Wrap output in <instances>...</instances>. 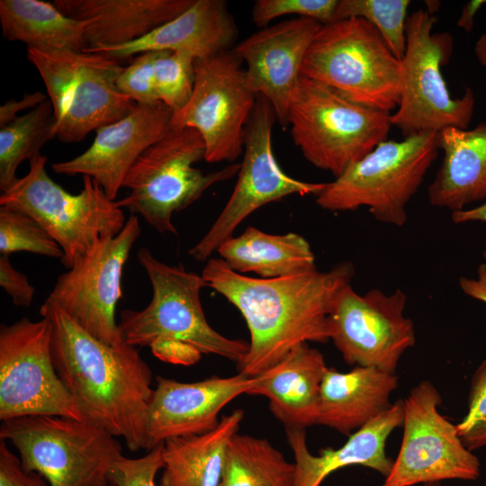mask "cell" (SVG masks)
<instances>
[{"label":"cell","mask_w":486,"mask_h":486,"mask_svg":"<svg viewBox=\"0 0 486 486\" xmlns=\"http://www.w3.org/2000/svg\"><path fill=\"white\" fill-rule=\"evenodd\" d=\"M205 157L201 134L193 128H172L150 146L127 173L122 187L130 190L116 201L162 234H177L172 218L197 201L211 186L232 178L240 164L204 174L194 165Z\"/></svg>","instance_id":"52a82bcc"},{"label":"cell","mask_w":486,"mask_h":486,"mask_svg":"<svg viewBox=\"0 0 486 486\" xmlns=\"http://www.w3.org/2000/svg\"><path fill=\"white\" fill-rule=\"evenodd\" d=\"M407 297L372 289L358 294L350 284L338 294L328 319L329 339L343 360L396 374L403 354L416 343L412 320L405 316Z\"/></svg>","instance_id":"2e32d148"},{"label":"cell","mask_w":486,"mask_h":486,"mask_svg":"<svg viewBox=\"0 0 486 486\" xmlns=\"http://www.w3.org/2000/svg\"><path fill=\"white\" fill-rule=\"evenodd\" d=\"M243 418L238 409L223 416L208 433L165 441L159 486H219L227 446Z\"/></svg>","instance_id":"4316f807"},{"label":"cell","mask_w":486,"mask_h":486,"mask_svg":"<svg viewBox=\"0 0 486 486\" xmlns=\"http://www.w3.org/2000/svg\"><path fill=\"white\" fill-rule=\"evenodd\" d=\"M52 323L22 318L0 328V419L52 415L85 420L54 366Z\"/></svg>","instance_id":"7c38bea8"},{"label":"cell","mask_w":486,"mask_h":486,"mask_svg":"<svg viewBox=\"0 0 486 486\" xmlns=\"http://www.w3.org/2000/svg\"><path fill=\"white\" fill-rule=\"evenodd\" d=\"M0 285L15 306L29 308L32 303L35 289L26 275L14 267L9 256H0Z\"/></svg>","instance_id":"ab89813d"},{"label":"cell","mask_w":486,"mask_h":486,"mask_svg":"<svg viewBox=\"0 0 486 486\" xmlns=\"http://www.w3.org/2000/svg\"><path fill=\"white\" fill-rule=\"evenodd\" d=\"M164 443L138 458L121 455L109 472L112 486H157L155 477L164 467Z\"/></svg>","instance_id":"74e56055"},{"label":"cell","mask_w":486,"mask_h":486,"mask_svg":"<svg viewBox=\"0 0 486 486\" xmlns=\"http://www.w3.org/2000/svg\"><path fill=\"white\" fill-rule=\"evenodd\" d=\"M402 420L403 400H398L350 434L343 446L323 449L319 455L310 452L305 430H286L294 456L293 486H320L331 473L351 465H362L386 477L393 464L386 454V441L402 425Z\"/></svg>","instance_id":"7402d4cb"},{"label":"cell","mask_w":486,"mask_h":486,"mask_svg":"<svg viewBox=\"0 0 486 486\" xmlns=\"http://www.w3.org/2000/svg\"><path fill=\"white\" fill-rule=\"evenodd\" d=\"M354 274L353 264L344 261L328 271L254 278L213 257L202 272L206 287L224 296L247 323L248 350L237 365L239 373L249 377L274 367L302 344L328 342V315L338 294L351 284Z\"/></svg>","instance_id":"6da1fadb"},{"label":"cell","mask_w":486,"mask_h":486,"mask_svg":"<svg viewBox=\"0 0 486 486\" xmlns=\"http://www.w3.org/2000/svg\"><path fill=\"white\" fill-rule=\"evenodd\" d=\"M409 0H338L336 21L358 17L379 32L392 54L399 59L406 50V22Z\"/></svg>","instance_id":"1f68e13d"},{"label":"cell","mask_w":486,"mask_h":486,"mask_svg":"<svg viewBox=\"0 0 486 486\" xmlns=\"http://www.w3.org/2000/svg\"><path fill=\"white\" fill-rule=\"evenodd\" d=\"M391 116L301 76L290 99L288 126L303 157L338 177L387 140Z\"/></svg>","instance_id":"ba28073f"},{"label":"cell","mask_w":486,"mask_h":486,"mask_svg":"<svg viewBox=\"0 0 486 486\" xmlns=\"http://www.w3.org/2000/svg\"><path fill=\"white\" fill-rule=\"evenodd\" d=\"M158 51L140 53L123 67L117 78L119 90L137 104H155L158 101L154 84V61Z\"/></svg>","instance_id":"8d00e7d4"},{"label":"cell","mask_w":486,"mask_h":486,"mask_svg":"<svg viewBox=\"0 0 486 486\" xmlns=\"http://www.w3.org/2000/svg\"><path fill=\"white\" fill-rule=\"evenodd\" d=\"M172 117L173 111L162 103L136 104L124 118L99 128L85 152L52 164V170L68 176H90L115 201L136 160L172 130Z\"/></svg>","instance_id":"ac0fdd59"},{"label":"cell","mask_w":486,"mask_h":486,"mask_svg":"<svg viewBox=\"0 0 486 486\" xmlns=\"http://www.w3.org/2000/svg\"><path fill=\"white\" fill-rule=\"evenodd\" d=\"M443 160L429 184V202L452 212L486 201V122L474 129L446 128L437 132Z\"/></svg>","instance_id":"484cf974"},{"label":"cell","mask_w":486,"mask_h":486,"mask_svg":"<svg viewBox=\"0 0 486 486\" xmlns=\"http://www.w3.org/2000/svg\"><path fill=\"white\" fill-rule=\"evenodd\" d=\"M0 438L20 454L23 469L50 486H107L122 454L113 436L86 421L52 415L2 421Z\"/></svg>","instance_id":"30bf717a"},{"label":"cell","mask_w":486,"mask_h":486,"mask_svg":"<svg viewBox=\"0 0 486 486\" xmlns=\"http://www.w3.org/2000/svg\"><path fill=\"white\" fill-rule=\"evenodd\" d=\"M30 252L48 257H63V251L50 234L30 215L0 206V254Z\"/></svg>","instance_id":"d6a6232c"},{"label":"cell","mask_w":486,"mask_h":486,"mask_svg":"<svg viewBox=\"0 0 486 486\" xmlns=\"http://www.w3.org/2000/svg\"><path fill=\"white\" fill-rule=\"evenodd\" d=\"M52 323L55 369L86 421L122 437L131 451L146 449L152 373L135 346H109L59 308L41 305Z\"/></svg>","instance_id":"7a4b0ae2"},{"label":"cell","mask_w":486,"mask_h":486,"mask_svg":"<svg viewBox=\"0 0 486 486\" xmlns=\"http://www.w3.org/2000/svg\"><path fill=\"white\" fill-rule=\"evenodd\" d=\"M3 36L27 48L83 51L86 49L84 21L67 16L55 4L40 0H1Z\"/></svg>","instance_id":"f1b7e54d"},{"label":"cell","mask_w":486,"mask_h":486,"mask_svg":"<svg viewBox=\"0 0 486 486\" xmlns=\"http://www.w3.org/2000/svg\"><path fill=\"white\" fill-rule=\"evenodd\" d=\"M276 121L271 103L257 95L246 125L244 157L233 192L206 234L189 249L197 261H206L237 227L260 207L292 194H319L327 183H309L285 174L275 159L272 130Z\"/></svg>","instance_id":"9a60e30c"},{"label":"cell","mask_w":486,"mask_h":486,"mask_svg":"<svg viewBox=\"0 0 486 486\" xmlns=\"http://www.w3.org/2000/svg\"><path fill=\"white\" fill-rule=\"evenodd\" d=\"M436 17L419 9L408 16L406 50L400 60L402 91L392 126L403 138L412 134L446 128L467 130L471 123L475 97L466 88L461 97L451 96L441 68L453 53V37L448 32H433Z\"/></svg>","instance_id":"8fae6325"},{"label":"cell","mask_w":486,"mask_h":486,"mask_svg":"<svg viewBox=\"0 0 486 486\" xmlns=\"http://www.w3.org/2000/svg\"><path fill=\"white\" fill-rule=\"evenodd\" d=\"M40 152L29 160V171L0 196V206L21 211L35 219L63 251L68 270L103 238L117 235L126 220L122 209L92 177L72 194L54 182Z\"/></svg>","instance_id":"8992f818"},{"label":"cell","mask_w":486,"mask_h":486,"mask_svg":"<svg viewBox=\"0 0 486 486\" xmlns=\"http://www.w3.org/2000/svg\"><path fill=\"white\" fill-rule=\"evenodd\" d=\"M422 486H442L440 482H436V483H427V484H423Z\"/></svg>","instance_id":"c3c4849f"},{"label":"cell","mask_w":486,"mask_h":486,"mask_svg":"<svg viewBox=\"0 0 486 486\" xmlns=\"http://www.w3.org/2000/svg\"><path fill=\"white\" fill-rule=\"evenodd\" d=\"M474 53L479 63L486 69V33L481 35L475 42Z\"/></svg>","instance_id":"bcb514c9"},{"label":"cell","mask_w":486,"mask_h":486,"mask_svg":"<svg viewBox=\"0 0 486 486\" xmlns=\"http://www.w3.org/2000/svg\"><path fill=\"white\" fill-rule=\"evenodd\" d=\"M56 137V121L48 99L25 114L0 127V190H9L19 179L18 166L40 153Z\"/></svg>","instance_id":"4dcf8cb0"},{"label":"cell","mask_w":486,"mask_h":486,"mask_svg":"<svg viewBox=\"0 0 486 486\" xmlns=\"http://www.w3.org/2000/svg\"><path fill=\"white\" fill-rule=\"evenodd\" d=\"M320 26L315 20L296 17L262 28L233 48L246 64L250 87L271 103L283 127L288 126L290 99L306 52Z\"/></svg>","instance_id":"ffe728a7"},{"label":"cell","mask_w":486,"mask_h":486,"mask_svg":"<svg viewBox=\"0 0 486 486\" xmlns=\"http://www.w3.org/2000/svg\"><path fill=\"white\" fill-rule=\"evenodd\" d=\"M458 435L471 451L486 446V359L474 371L465 416L456 424Z\"/></svg>","instance_id":"d590c367"},{"label":"cell","mask_w":486,"mask_h":486,"mask_svg":"<svg viewBox=\"0 0 486 486\" xmlns=\"http://www.w3.org/2000/svg\"><path fill=\"white\" fill-rule=\"evenodd\" d=\"M451 218L453 222L456 224L470 221H482L486 223V201L482 204L473 208L453 212ZM482 256L486 261V246L482 252Z\"/></svg>","instance_id":"ee69618b"},{"label":"cell","mask_w":486,"mask_h":486,"mask_svg":"<svg viewBox=\"0 0 486 486\" xmlns=\"http://www.w3.org/2000/svg\"><path fill=\"white\" fill-rule=\"evenodd\" d=\"M294 463L266 439L235 434L227 446L219 486H293Z\"/></svg>","instance_id":"f546056e"},{"label":"cell","mask_w":486,"mask_h":486,"mask_svg":"<svg viewBox=\"0 0 486 486\" xmlns=\"http://www.w3.org/2000/svg\"><path fill=\"white\" fill-rule=\"evenodd\" d=\"M425 3L428 6L427 11L431 14L438 9L439 2L437 1H425Z\"/></svg>","instance_id":"7dc6e473"},{"label":"cell","mask_w":486,"mask_h":486,"mask_svg":"<svg viewBox=\"0 0 486 486\" xmlns=\"http://www.w3.org/2000/svg\"><path fill=\"white\" fill-rule=\"evenodd\" d=\"M26 54L47 89L56 137L62 142H79L91 131L124 118L136 105L117 87L123 67L114 58L32 48Z\"/></svg>","instance_id":"9c48e42d"},{"label":"cell","mask_w":486,"mask_h":486,"mask_svg":"<svg viewBox=\"0 0 486 486\" xmlns=\"http://www.w3.org/2000/svg\"><path fill=\"white\" fill-rule=\"evenodd\" d=\"M238 27L223 0H194L176 18L127 44L86 49L118 60L148 51L184 52L195 59L232 50Z\"/></svg>","instance_id":"44dd1931"},{"label":"cell","mask_w":486,"mask_h":486,"mask_svg":"<svg viewBox=\"0 0 486 486\" xmlns=\"http://www.w3.org/2000/svg\"><path fill=\"white\" fill-rule=\"evenodd\" d=\"M241 63L233 49L195 59L192 95L173 112L172 128H193L201 134L208 163H234L244 150L245 129L257 94Z\"/></svg>","instance_id":"5bb4252c"},{"label":"cell","mask_w":486,"mask_h":486,"mask_svg":"<svg viewBox=\"0 0 486 486\" xmlns=\"http://www.w3.org/2000/svg\"><path fill=\"white\" fill-rule=\"evenodd\" d=\"M152 287L150 302L141 310H124L118 328L122 341L131 346H150L157 340H176L196 347L202 354L216 355L239 364L248 343L227 338L206 320L201 290L202 275L183 265L170 266L157 259L147 248L137 253Z\"/></svg>","instance_id":"277c9868"},{"label":"cell","mask_w":486,"mask_h":486,"mask_svg":"<svg viewBox=\"0 0 486 486\" xmlns=\"http://www.w3.org/2000/svg\"><path fill=\"white\" fill-rule=\"evenodd\" d=\"M49 97L41 91H36L32 94H26L19 100H9L0 107V127L11 122L22 111L34 109Z\"/></svg>","instance_id":"b9f144b4"},{"label":"cell","mask_w":486,"mask_h":486,"mask_svg":"<svg viewBox=\"0 0 486 486\" xmlns=\"http://www.w3.org/2000/svg\"><path fill=\"white\" fill-rule=\"evenodd\" d=\"M486 486V485H485Z\"/></svg>","instance_id":"681fc988"},{"label":"cell","mask_w":486,"mask_h":486,"mask_svg":"<svg viewBox=\"0 0 486 486\" xmlns=\"http://www.w3.org/2000/svg\"><path fill=\"white\" fill-rule=\"evenodd\" d=\"M195 58L184 52L158 51L154 61V84L158 101L173 112L188 103L194 85Z\"/></svg>","instance_id":"836d02e7"},{"label":"cell","mask_w":486,"mask_h":486,"mask_svg":"<svg viewBox=\"0 0 486 486\" xmlns=\"http://www.w3.org/2000/svg\"><path fill=\"white\" fill-rule=\"evenodd\" d=\"M486 1L472 0L468 2L463 8L462 14L459 17L457 25L463 28L467 32H470L473 28V18L478 10L484 4Z\"/></svg>","instance_id":"f6af8a7d"},{"label":"cell","mask_w":486,"mask_h":486,"mask_svg":"<svg viewBox=\"0 0 486 486\" xmlns=\"http://www.w3.org/2000/svg\"><path fill=\"white\" fill-rule=\"evenodd\" d=\"M459 285L464 294L486 304V264L478 266L476 278L461 277Z\"/></svg>","instance_id":"7bdbcfd3"},{"label":"cell","mask_w":486,"mask_h":486,"mask_svg":"<svg viewBox=\"0 0 486 486\" xmlns=\"http://www.w3.org/2000/svg\"><path fill=\"white\" fill-rule=\"evenodd\" d=\"M396 374L355 366L348 372L328 367L320 392L317 425L349 436L389 409L398 388Z\"/></svg>","instance_id":"d4e9b609"},{"label":"cell","mask_w":486,"mask_h":486,"mask_svg":"<svg viewBox=\"0 0 486 486\" xmlns=\"http://www.w3.org/2000/svg\"><path fill=\"white\" fill-rule=\"evenodd\" d=\"M227 265L239 274L252 272L260 278H276L317 269L309 242L289 232L269 234L249 226L226 239L217 249Z\"/></svg>","instance_id":"83f0119b"},{"label":"cell","mask_w":486,"mask_h":486,"mask_svg":"<svg viewBox=\"0 0 486 486\" xmlns=\"http://www.w3.org/2000/svg\"><path fill=\"white\" fill-rule=\"evenodd\" d=\"M0 486H47L38 472H26L18 458L0 438Z\"/></svg>","instance_id":"f35d334b"},{"label":"cell","mask_w":486,"mask_h":486,"mask_svg":"<svg viewBox=\"0 0 486 486\" xmlns=\"http://www.w3.org/2000/svg\"><path fill=\"white\" fill-rule=\"evenodd\" d=\"M442 397L428 380L403 400V435L398 455L382 486H414L446 480H475L478 457L460 438L456 425L439 411Z\"/></svg>","instance_id":"4fadbf2b"},{"label":"cell","mask_w":486,"mask_h":486,"mask_svg":"<svg viewBox=\"0 0 486 486\" xmlns=\"http://www.w3.org/2000/svg\"><path fill=\"white\" fill-rule=\"evenodd\" d=\"M149 347L158 359L176 364H194L202 356L196 347L176 340H157Z\"/></svg>","instance_id":"60d3db41"},{"label":"cell","mask_w":486,"mask_h":486,"mask_svg":"<svg viewBox=\"0 0 486 486\" xmlns=\"http://www.w3.org/2000/svg\"><path fill=\"white\" fill-rule=\"evenodd\" d=\"M437 132L424 131L401 140H386L350 165L316 195L330 212L367 207L380 222L402 227L406 206L418 192L438 153Z\"/></svg>","instance_id":"5b68a950"},{"label":"cell","mask_w":486,"mask_h":486,"mask_svg":"<svg viewBox=\"0 0 486 486\" xmlns=\"http://www.w3.org/2000/svg\"><path fill=\"white\" fill-rule=\"evenodd\" d=\"M256 380L257 375L249 377L241 373L194 382L158 376L148 408L146 449L173 437L213 430L220 422V410L235 398L247 394Z\"/></svg>","instance_id":"d6986e66"},{"label":"cell","mask_w":486,"mask_h":486,"mask_svg":"<svg viewBox=\"0 0 486 486\" xmlns=\"http://www.w3.org/2000/svg\"><path fill=\"white\" fill-rule=\"evenodd\" d=\"M323 355L308 343L257 375L247 394L267 398L273 415L286 430L317 425L321 382L328 369Z\"/></svg>","instance_id":"cb8c5ba5"},{"label":"cell","mask_w":486,"mask_h":486,"mask_svg":"<svg viewBox=\"0 0 486 486\" xmlns=\"http://www.w3.org/2000/svg\"><path fill=\"white\" fill-rule=\"evenodd\" d=\"M194 1L54 0L53 4L67 16L86 22V49H94L139 40L178 16Z\"/></svg>","instance_id":"603a6c76"},{"label":"cell","mask_w":486,"mask_h":486,"mask_svg":"<svg viewBox=\"0 0 486 486\" xmlns=\"http://www.w3.org/2000/svg\"><path fill=\"white\" fill-rule=\"evenodd\" d=\"M301 76L374 110L392 113L400 104V60L375 27L362 18L321 24L306 52Z\"/></svg>","instance_id":"3957f363"},{"label":"cell","mask_w":486,"mask_h":486,"mask_svg":"<svg viewBox=\"0 0 486 486\" xmlns=\"http://www.w3.org/2000/svg\"><path fill=\"white\" fill-rule=\"evenodd\" d=\"M338 0H257L252 7V20L261 28L275 18L296 15L315 20L321 24L336 21Z\"/></svg>","instance_id":"e575fe53"},{"label":"cell","mask_w":486,"mask_h":486,"mask_svg":"<svg viewBox=\"0 0 486 486\" xmlns=\"http://www.w3.org/2000/svg\"><path fill=\"white\" fill-rule=\"evenodd\" d=\"M140 233L139 217L130 214L117 235L101 239L58 277L45 302L59 308L98 340L112 346L123 345L115 307L122 296L123 266Z\"/></svg>","instance_id":"e0dca14e"}]
</instances>
